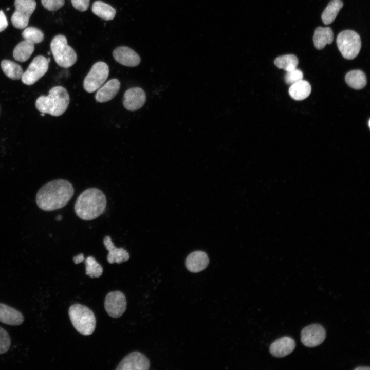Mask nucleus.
<instances>
[{"mask_svg":"<svg viewBox=\"0 0 370 370\" xmlns=\"http://www.w3.org/2000/svg\"><path fill=\"white\" fill-rule=\"evenodd\" d=\"M343 6L341 0H331L323 12L321 18L324 24L328 25L334 22Z\"/></svg>","mask_w":370,"mask_h":370,"instance_id":"b1692460","label":"nucleus"},{"mask_svg":"<svg viewBox=\"0 0 370 370\" xmlns=\"http://www.w3.org/2000/svg\"><path fill=\"white\" fill-rule=\"evenodd\" d=\"M67 90L61 86L52 88L47 96H41L36 100L35 107L42 113L60 116L67 109L69 103Z\"/></svg>","mask_w":370,"mask_h":370,"instance_id":"7ed1b4c3","label":"nucleus"},{"mask_svg":"<svg viewBox=\"0 0 370 370\" xmlns=\"http://www.w3.org/2000/svg\"><path fill=\"white\" fill-rule=\"evenodd\" d=\"M114 59L119 63L127 67H136L140 63V57L132 49L126 46H119L113 51Z\"/></svg>","mask_w":370,"mask_h":370,"instance_id":"4468645a","label":"nucleus"},{"mask_svg":"<svg viewBox=\"0 0 370 370\" xmlns=\"http://www.w3.org/2000/svg\"><path fill=\"white\" fill-rule=\"evenodd\" d=\"M11 345V339L8 332L0 327V354L7 352Z\"/></svg>","mask_w":370,"mask_h":370,"instance_id":"7c9ffc66","label":"nucleus"},{"mask_svg":"<svg viewBox=\"0 0 370 370\" xmlns=\"http://www.w3.org/2000/svg\"><path fill=\"white\" fill-rule=\"evenodd\" d=\"M47 60L48 62L49 63L50 61V58H47Z\"/></svg>","mask_w":370,"mask_h":370,"instance_id":"4c0bfd02","label":"nucleus"},{"mask_svg":"<svg viewBox=\"0 0 370 370\" xmlns=\"http://www.w3.org/2000/svg\"><path fill=\"white\" fill-rule=\"evenodd\" d=\"M355 369H358H358H369V367H365V366H363V367L360 366V367H358L355 368Z\"/></svg>","mask_w":370,"mask_h":370,"instance_id":"c9c22d12","label":"nucleus"},{"mask_svg":"<svg viewBox=\"0 0 370 370\" xmlns=\"http://www.w3.org/2000/svg\"><path fill=\"white\" fill-rule=\"evenodd\" d=\"M36 5L35 0H15V10L11 18L13 26L19 29L25 28Z\"/></svg>","mask_w":370,"mask_h":370,"instance_id":"6e6552de","label":"nucleus"},{"mask_svg":"<svg viewBox=\"0 0 370 370\" xmlns=\"http://www.w3.org/2000/svg\"><path fill=\"white\" fill-rule=\"evenodd\" d=\"M106 203V196L101 190L95 188H89L78 197L75 204V211L81 219L91 220L104 212Z\"/></svg>","mask_w":370,"mask_h":370,"instance_id":"f03ea898","label":"nucleus"},{"mask_svg":"<svg viewBox=\"0 0 370 370\" xmlns=\"http://www.w3.org/2000/svg\"><path fill=\"white\" fill-rule=\"evenodd\" d=\"M71 4L76 9L84 12L87 10L90 0H71Z\"/></svg>","mask_w":370,"mask_h":370,"instance_id":"473e14b6","label":"nucleus"},{"mask_svg":"<svg viewBox=\"0 0 370 370\" xmlns=\"http://www.w3.org/2000/svg\"><path fill=\"white\" fill-rule=\"evenodd\" d=\"M48 67L47 58L42 55L35 57L23 72L21 78L22 82L28 85L34 84L46 73Z\"/></svg>","mask_w":370,"mask_h":370,"instance_id":"1a4fd4ad","label":"nucleus"},{"mask_svg":"<svg viewBox=\"0 0 370 370\" xmlns=\"http://www.w3.org/2000/svg\"><path fill=\"white\" fill-rule=\"evenodd\" d=\"M1 66L4 73L10 79L19 80L22 78L23 70L16 63L9 60H3Z\"/></svg>","mask_w":370,"mask_h":370,"instance_id":"a878e982","label":"nucleus"},{"mask_svg":"<svg viewBox=\"0 0 370 370\" xmlns=\"http://www.w3.org/2000/svg\"><path fill=\"white\" fill-rule=\"evenodd\" d=\"M120 87V82L118 79H113L109 80L98 89L95 95L96 101L103 103L112 100L117 94Z\"/></svg>","mask_w":370,"mask_h":370,"instance_id":"a211bd4d","label":"nucleus"},{"mask_svg":"<svg viewBox=\"0 0 370 370\" xmlns=\"http://www.w3.org/2000/svg\"><path fill=\"white\" fill-rule=\"evenodd\" d=\"M109 74V67L106 63L99 61L95 63L83 81V87L88 92L98 90L105 82Z\"/></svg>","mask_w":370,"mask_h":370,"instance_id":"0eeeda50","label":"nucleus"},{"mask_svg":"<svg viewBox=\"0 0 370 370\" xmlns=\"http://www.w3.org/2000/svg\"><path fill=\"white\" fill-rule=\"evenodd\" d=\"M334 34L330 27H317L313 36V42L318 50L323 49L326 44H331L333 41Z\"/></svg>","mask_w":370,"mask_h":370,"instance_id":"aec40b11","label":"nucleus"},{"mask_svg":"<svg viewBox=\"0 0 370 370\" xmlns=\"http://www.w3.org/2000/svg\"><path fill=\"white\" fill-rule=\"evenodd\" d=\"M68 313L73 327L79 333L85 336L93 333L96 321L90 308L80 304H75L70 307Z\"/></svg>","mask_w":370,"mask_h":370,"instance_id":"20e7f679","label":"nucleus"},{"mask_svg":"<svg viewBox=\"0 0 370 370\" xmlns=\"http://www.w3.org/2000/svg\"><path fill=\"white\" fill-rule=\"evenodd\" d=\"M274 63L277 67L288 72L297 68L299 61L295 55L290 54L277 57Z\"/></svg>","mask_w":370,"mask_h":370,"instance_id":"bb28decb","label":"nucleus"},{"mask_svg":"<svg viewBox=\"0 0 370 370\" xmlns=\"http://www.w3.org/2000/svg\"><path fill=\"white\" fill-rule=\"evenodd\" d=\"M311 90V88L309 83L302 79L291 85L289 89V94L292 99L299 101L307 98Z\"/></svg>","mask_w":370,"mask_h":370,"instance_id":"412c9836","label":"nucleus"},{"mask_svg":"<svg viewBox=\"0 0 370 370\" xmlns=\"http://www.w3.org/2000/svg\"><path fill=\"white\" fill-rule=\"evenodd\" d=\"M43 7L47 10L55 11L62 7L65 0H41Z\"/></svg>","mask_w":370,"mask_h":370,"instance_id":"2f4dec72","label":"nucleus"},{"mask_svg":"<svg viewBox=\"0 0 370 370\" xmlns=\"http://www.w3.org/2000/svg\"><path fill=\"white\" fill-rule=\"evenodd\" d=\"M150 366V361L144 355L139 351H133L121 361L116 369L147 370Z\"/></svg>","mask_w":370,"mask_h":370,"instance_id":"f8f14e48","label":"nucleus"},{"mask_svg":"<svg viewBox=\"0 0 370 370\" xmlns=\"http://www.w3.org/2000/svg\"><path fill=\"white\" fill-rule=\"evenodd\" d=\"M303 74L302 71L295 68V69L286 72L284 79L286 83L292 85L303 79Z\"/></svg>","mask_w":370,"mask_h":370,"instance_id":"c756f323","label":"nucleus"},{"mask_svg":"<svg viewBox=\"0 0 370 370\" xmlns=\"http://www.w3.org/2000/svg\"><path fill=\"white\" fill-rule=\"evenodd\" d=\"M209 263V258L205 252L195 251L187 256L185 264L187 269L189 271L197 273L204 270Z\"/></svg>","mask_w":370,"mask_h":370,"instance_id":"f3484780","label":"nucleus"},{"mask_svg":"<svg viewBox=\"0 0 370 370\" xmlns=\"http://www.w3.org/2000/svg\"><path fill=\"white\" fill-rule=\"evenodd\" d=\"M345 81L348 86L355 89L364 88L367 83L365 73L360 70H353L348 72L345 76Z\"/></svg>","mask_w":370,"mask_h":370,"instance_id":"393cba45","label":"nucleus"},{"mask_svg":"<svg viewBox=\"0 0 370 370\" xmlns=\"http://www.w3.org/2000/svg\"><path fill=\"white\" fill-rule=\"evenodd\" d=\"M295 347L294 340L285 336L276 339L269 347L270 354L276 357H284L293 351Z\"/></svg>","mask_w":370,"mask_h":370,"instance_id":"2eb2a0df","label":"nucleus"},{"mask_svg":"<svg viewBox=\"0 0 370 370\" xmlns=\"http://www.w3.org/2000/svg\"><path fill=\"white\" fill-rule=\"evenodd\" d=\"M103 244L108 251L107 260L109 263L120 264L127 261L130 258L128 252L123 248H117L115 246L111 238L106 236L103 239Z\"/></svg>","mask_w":370,"mask_h":370,"instance_id":"dca6fc26","label":"nucleus"},{"mask_svg":"<svg viewBox=\"0 0 370 370\" xmlns=\"http://www.w3.org/2000/svg\"><path fill=\"white\" fill-rule=\"evenodd\" d=\"M34 50V44L25 40L15 46L13 51V56L15 60L24 62L29 59Z\"/></svg>","mask_w":370,"mask_h":370,"instance_id":"4be33fe9","label":"nucleus"},{"mask_svg":"<svg viewBox=\"0 0 370 370\" xmlns=\"http://www.w3.org/2000/svg\"><path fill=\"white\" fill-rule=\"evenodd\" d=\"M73 194V187L68 181L54 180L45 184L39 190L36 202L42 210L53 211L66 206Z\"/></svg>","mask_w":370,"mask_h":370,"instance_id":"f257e3e1","label":"nucleus"},{"mask_svg":"<svg viewBox=\"0 0 370 370\" xmlns=\"http://www.w3.org/2000/svg\"><path fill=\"white\" fill-rule=\"evenodd\" d=\"M56 218H57L56 219L57 220H61L62 218V217L61 215H59Z\"/></svg>","mask_w":370,"mask_h":370,"instance_id":"e433bc0d","label":"nucleus"},{"mask_svg":"<svg viewBox=\"0 0 370 370\" xmlns=\"http://www.w3.org/2000/svg\"><path fill=\"white\" fill-rule=\"evenodd\" d=\"M73 260L76 264H79L83 262L84 260L83 254L81 253L76 256H74L73 258Z\"/></svg>","mask_w":370,"mask_h":370,"instance_id":"f704fd0d","label":"nucleus"},{"mask_svg":"<svg viewBox=\"0 0 370 370\" xmlns=\"http://www.w3.org/2000/svg\"><path fill=\"white\" fill-rule=\"evenodd\" d=\"M23 38L33 44L41 43L44 40V34L39 29L34 27L26 28L22 33Z\"/></svg>","mask_w":370,"mask_h":370,"instance_id":"c85d7f7f","label":"nucleus"},{"mask_svg":"<svg viewBox=\"0 0 370 370\" xmlns=\"http://www.w3.org/2000/svg\"><path fill=\"white\" fill-rule=\"evenodd\" d=\"M86 274L90 278H99L103 273V268L95 258L89 256L85 259Z\"/></svg>","mask_w":370,"mask_h":370,"instance_id":"cd10ccee","label":"nucleus"},{"mask_svg":"<svg viewBox=\"0 0 370 370\" xmlns=\"http://www.w3.org/2000/svg\"><path fill=\"white\" fill-rule=\"evenodd\" d=\"M24 318L21 312L6 304L0 303V322L7 325H21Z\"/></svg>","mask_w":370,"mask_h":370,"instance_id":"6ab92c4d","label":"nucleus"},{"mask_svg":"<svg viewBox=\"0 0 370 370\" xmlns=\"http://www.w3.org/2000/svg\"><path fill=\"white\" fill-rule=\"evenodd\" d=\"M325 337V329L319 324L309 325L301 332V341L304 345L308 347L319 345L324 341Z\"/></svg>","mask_w":370,"mask_h":370,"instance_id":"9b49d317","label":"nucleus"},{"mask_svg":"<svg viewBox=\"0 0 370 370\" xmlns=\"http://www.w3.org/2000/svg\"><path fill=\"white\" fill-rule=\"evenodd\" d=\"M6 17L2 10H0V32L4 31L8 26Z\"/></svg>","mask_w":370,"mask_h":370,"instance_id":"72a5a7b5","label":"nucleus"},{"mask_svg":"<svg viewBox=\"0 0 370 370\" xmlns=\"http://www.w3.org/2000/svg\"><path fill=\"white\" fill-rule=\"evenodd\" d=\"M91 10L94 14L106 21L113 20L116 13L115 8L101 1L94 2Z\"/></svg>","mask_w":370,"mask_h":370,"instance_id":"5701e85b","label":"nucleus"},{"mask_svg":"<svg viewBox=\"0 0 370 370\" xmlns=\"http://www.w3.org/2000/svg\"><path fill=\"white\" fill-rule=\"evenodd\" d=\"M336 42L342 56L348 60L356 58L361 47L360 35L351 30H344L339 33L337 37Z\"/></svg>","mask_w":370,"mask_h":370,"instance_id":"423d86ee","label":"nucleus"},{"mask_svg":"<svg viewBox=\"0 0 370 370\" xmlns=\"http://www.w3.org/2000/svg\"><path fill=\"white\" fill-rule=\"evenodd\" d=\"M127 306L125 295L121 291L109 292L105 297L104 307L107 313L112 318L120 317L125 312Z\"/></svg>","mask_w":370,"mask_h":370,"instance_id":"9d476101","label":"nucleus"},{"mask_svg":"<svg viewBox=\"0 0 370 370\" xmlns=\"http://www.w3.org/2000/svg\"><path fill=\"white\" fill-rule=\"evenodd\" d=\"M50 48L55 61L60 67L69 68L77 61L76 52L68 45L66 38L62 34L53 37Z\"/></svg>","mask_w":370,"mask_h":370,"instance_id":"39448f33","label":"nucleus"},{"mask_svg":"<svg viewBox=\"0 0 370 370\" xmlns=\"http://www.w3.org/2000/svg\"><path fill=\"white\" fill-rule=\"evenodd\" d=\"M146 101V94L140 87H135L128 89L123 98V105L130 111H135L141 108Z\"/></svg>","mask_w":370,"mask_h":370,"instance_id":"ddd939ff","label":"nucleus"},{"mask_svg":"<svg viewBox=\"0 0 370 370\" xmlns=\"http://www.w3.org/2000/svg\"><path fill=\"white\" fill-rule=\"evenodd\" d=\"M9 9H10L9 8H8V9H7V11H8V10H9Z\"/></svg>","mask_w":370,"mask_h":370,"instance_id":"58836bf2","label":"nucleus"}]
</instances>
